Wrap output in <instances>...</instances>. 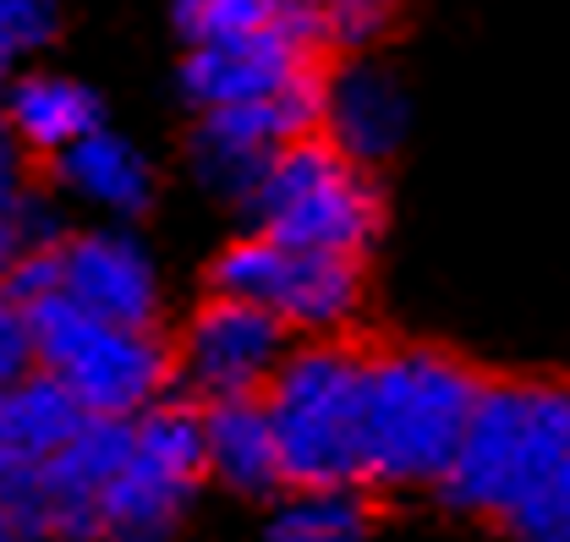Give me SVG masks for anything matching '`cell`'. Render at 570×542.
<instances>
[{"label": "cell", "mask_w": 570, "mask_h": 542, "mask_svg": "<svg viewBox=\"0 0 570 542\" xmlns=\"http://www.w3.org/2000/svg\"><path fill=\"white\" fill-rule=\"evenodd\" d=\"M204 411V482L236 499H281L285 472L264 401H225Z\"/></svg>", "instance_id": "4fadbf2b"}, {"label": "cell", "mask_w": 570, "mask_h": 542, "mask_svg": "<svg viewBox=\"0 0 570 542\" xmlns=\"http://www.w3.org/2000/svg\"><path fill=\"white\" fill-rule=\"evenodd\" d=\"M6 67H11V61L0 56V105H6Z\"/></svg>", "instance_id": "603a6c76"}, {"label": "cell", "mask_w": 570, "mask_h": 542, "mask_svg": "<svg viewBox=\"0 0 570 542\" xmlns=\"http://www.w3.org/2000/svg\"><path fill=\"white\" fill-rule=\"evenodd\" d=\"M362 367L346 339L291 345L264 390L285 487H362Z\"/></svg>", "instance_id": "3957f363"}, {"label": "cell", "mask_w": 570, "mask_h": 542, "mask_svg": "<svg viewBox=\"0 0 570 542\" xmlns=\"http://www.w3.org/2000/svg\"><path fill=\"white\" fill-rule=\"evenodd\" d=\"M33 198H39V193L28 187V148L0 121V214H17V208L33 204Z\"/></svg>", "instance_id": "44dd1931"}, {"label": "cell", "mask_w": 570, "mask_h": 542, "mask_svg": "<svg viewBox=\"0 0 570 542\" xmlns=\"http://www.w3.org/2000/svg\"><path fill=\"white\" fill-rule=\"evenodd\" d=\"M82 422V406L45 373L0 390V493L28 487L77 438Z\"/></svg>", "instance_id": "7c38bea8"}, {"label": "cell", "mask_w": 570, "mask_h": 542, "mask_svg": "<svg viewBox=\"0 0 570 542\" xmlns=\"http://www.w3.org/2000/svg\"><path fill=\"white\" fill-rule=\"evenodd\" d=\"M209 296L247 302L269 313L285 335L335 339L362 307V264L330 258V253H296L269 236L230 242L209 269Z\"/></svg>", "instance_id": "52a82bcc"}, {"label": "cell", "mask_w": 570, "mask_h": 542, "mask_svg": "<svg viewBox=\"0 0 570 542\" xmlns=\"http://www.w3.org/2000/svg\"><path fill=\"white\" fill-rule=\"evenodd\" d=\"M33 324H28V307L0 285V390L33 378Z\"/></svg>", "instance_id": "ffe728a7"}, {"label": "cell", "mask_w": 570, "mask_h": 542, "mask_svg": "<svg viewBox=\"0 0 570 542\" xmlns=\"http://www.w3.org/2000/svg\"><path fill=\"white\" fill-rule=\"evenodd\" d=\"M50 296H67L105 324L154 329L159 269L132 230H77L50 247Z\"/></svg>", "instance_id": "30bf717a"}, {"label": "cell", "mask_w": 570, "mask_h": 542, "mask_svg": "<svg viewBox=\"0 0 570 542\" xmlns=\"http://www.w3.org/2000/svg\"><path fill=\"white\" fill-rule=\"evenodd\" d=\"M204 487V411L159 401L132 416V444L99 493V542H170Z\"/></svg>", "instance_id": "8992f818"}, {"label": "cell", "mask_w": 570, "mask_h": 542, "mask_svg": "<svg viewBox=\"0 0 570 542\" xmlns=\"http://www.w3.org/2000/svg\"><path fill=\"white\" fill-rule=\"evenodd\" d=\"M373 515L356 487H285L258 542H367Z\"/></svg>", "instance_id": "2e32d148"}, {"label": "cell", "mask_w": 570, "mask_h": 542, "mask_svg": "<svg viewBox=\"0 0 570 542\" xmlns=\"http://www.w3.org/2000/svg\"><path fill=\"white\" fill-rule=\"evenodd\" d=\"M412 127V105L401 77L379 61H346L341 71H324V121L318 137L341 148L352 165H384Z\"/></svg>", "instance_id": "8fae6325"}, {"label": "cell", "mask_w": 570, "mask_h": 542, "mask_svg": "<svg viewBox=\"0 0 570 542\" xmlns=\"http://www.w3.org/2000/svg\"><path fill=\"white\" fill-rule=\"evenodd\" d=\"M285 356H291V335L269 313L230 296H209L170 351V384H181L193 406L264 401Z\"/></svg>", "instance_id": "ba28073f"}, {"label": "cell", "mask_w": 570, "mask_h": 542, "mask_svg": "<svg viewBox=\"0 0 570 542\" xmlns=\"http://www.w3.org/2000/svg\"><path fill=\"white\" fill-rule=\"evenodd\" d=\"M61 22V0H0V56H33L56 39Z\"/></svg>", "instance_id": "d6986e66"}, {"label": "cell", "mask_w": 570, "mask_h": 542, "mask_svg": "<svg viewBox=\"0 0 570 542\" xmlns=\"http://www.w3.org/2000/svg\"><path fill=\"white\" fill-rule=\"evenodd\" d=\"M0 121L11 127V137L28 148V154H50L61 159L71 142H82L88 132H99V99L88 82L61 77V71H28L6 88V105H0Z\"/></svg>", "instance_id": "5bb4252c"}, {"label": "cell", "mask_w": 570, "mask_h": 542, "mask_svg": "<svg viewBox=\"0 0 570 542\" xmlns=\"http://www.w3.org/2000/svg\"><path fill=\"white\" fill-rule=\"evenodd\" d=\"M50 542H99V538H50Z\"/></svg>", "instance_id": "cb8c5ba5"}, {"label": "cell", "mask_w": 570, "mask_h": 542, "mask_svg": "<svg viewBox=\"0 0 570 542\" xmlns=\"http://www.w3.org/2000/svg\"><path fill=\"white\" fill-rule=\"evenodd\" d=\"M242 208L253 214V230L281 247L356 258V264L373 247L379 219H384L373 176L352 165L341 148H330L324 137L281 148Z\"/></svg>", "instance_id": "5b68a950"}, {"label": "cell", "mask_w": 570, "mask_h": 542, "mask_svg": "<svg viewBox=\"0 0 570 542\" xmlns=\"http://www.w3.org/2000/svg\"><path fill=\"white\" fill-rule=\"evenodd\" d=\"M499 526L515 542H570V455Z\"/></svg>", "instance_id": "ac0fdd59"}, {"label": "cell", "mask_w": 570, "mask_h": 542, "mask_svg": "<svg viewBox=\"0 0 570 542\" xmlns=\"http://www.w3.org/2000/svg\"><path fill=\"white\" fill-rule=\"evenodd\" d=\"M33 324V367L56 378L88 416L132 422L170 390V345L154 329L105 324L67 296L28 302Z\"/></svg>", "instance_id": "277c9868"}, {"label": "cell", "mask_w": 570, "mask_h": 542, "mask_svg": "<svg viewBox=\"0 0 570 542\" xmlns=\"http://www.w3.org/2000/svg\"><path fill=\"white\" fill-rule=\"evenodd\" d=\"M570 455V384L566 378H499L466 422V438L433 487L461 515L504 521L543 476Z\"/></svg>", "instance_id": "7a4b0ae2"}, {"label": "cell", "mask_w": 570, "mask_h": 542, "mask_svg": "<svg viewBox=\"0 0 570 542\" xmlns=\"http://www.w3.org/2000/svg\"><path fill=\"white\" fill-rule=\"evenodd\" d=\"M0 542H45L39 521L22 504V493H0Z\"/></svg>", "instance_id": "7402d4cb"}, {"label": "cell", "mask_w": 570, "mask_h": 542, "mask_svg": "<svg viewBox=\"0 0 570 542\" xmlns=\"http://www.w3.org/2000/svg\"><path fill=\"white\" fill-rule=\"evenodd\" d=\"M324 50H330L324 22L296 6L291 22L269 28V33L187 50V61H181V93L198 105V116L236 110V105H258V99H275L285 88L318 77V56Z\"/></svg>", "instance_id": "9c48e42d"}, {"label": "cell", "mask_w": 570, "mask_h": 542, "mask_svg": "<svg viewBox=\"0 0 570 542\" xmlns=\"http://www.w3.org/2000/svg\"><path fill=\"white\" fill-rule=\"evenodd\" d=\"M296 0H176V33L187 39V50L204 45H230V39H253L291 22Z\"/></svg>", "instance_id": "e0dca14e"}, {"label": "cell", "mask_w": 570, "mask_h": 542, "mask_svg": "<svg viewBox=\"0 0 570 542\" xmlns=\"http://www.w3.org/2000/svg\"><path fill=\"white\" fill-rule=\"evenodd\" d=\"M489 378L439 345L367 351L362 487H439Z\"/></svg>", "instance_id": "6da1fadb"}, {"label": "cell", "mask_w": 570, "mask_h": 542, "mask_svg": "<svg viewBox=\"0 0 570 542\" xmlns=\"http://www.w3.org/2000/svg\"><path fill=\"white\" fill-rule=\"evenodd\" d=\"M56 181L67 187L77 204L99 208V214H116V219H132L148 208L154 198V165L142 159L138 142H127L121 132L99 127L82 142H71L67 154L56 159Z\"/></svg>", "instance_id": "9a60e30c"}]
</instances>
